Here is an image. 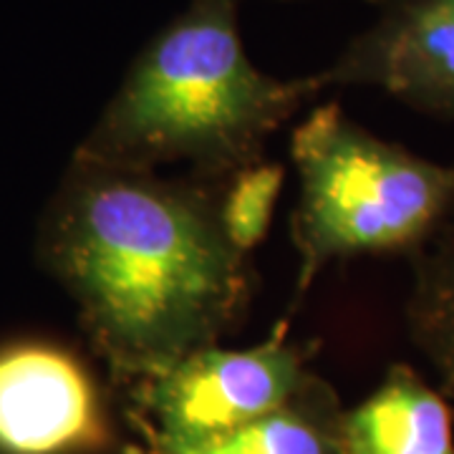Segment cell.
I'll use <instances>...</instances> for the list:
<instances>
[{"instance_id": "cell-1", "label": "cell", "mask_w": 454, "mask_h": 454, "mask_svg": "<svg viewBox=\"0 0 454 454\" xmlns=\"http://www.w3.org/2000/svg\"><path fill=\"white\" fill-rule=\"evenodd\" d=\"M223 184L74 152L41 212L35 262L116 387L134 389L245 324L255 270L227 235Z\"/></svg>"}, {"instance_id": "cell-2", "label": "cell", "mask_w": 454, "mask_h": 454, "mask_svg": "<svg viewBox=\"0 0 454 454\" xmlns=\"http://www.w3.org/2000/svg\"><path fill=\"white\" fill-rule=\"evenodd\" d=\"M324 91L318 74L280 79L253 64L240 0H190L134 56L76 154L225 182Z\"/></svg>"}, {"instance_id": "cell-3", "label": "cell", "mask_w": 454, "mask_h": 454, "mask_svg": "<svg viewBox=\"0 0 454 454\" xmlns=\"http://www.w3.org/2000/svg\"><path fill=\"white\" fill-rule=\"evenodd\" d=\"M291 162L298 177L291 212L298 258L291 310L336 262L414 258L454 200V164L373 134L339 101L316 104L293 127Z\"/></svg>"}, {"instance_id": "cell-4", "label": "cell", "mask_w": 454, "mask_h": 454, "mask_svg": "<svg viewBox=\"0 0 454 454\" xmlns=\"http://www.w3.org/2000/svg\"><path fill=\"white\" fill-rule=\"evenodd\" d=\"M313 348L295 343L278 324L250 348L205 346L172 369L134 387L139 429L149 447H195L260 419L310 381Z\"/></svg>"}, {"instance_id": "cell-5", "label": "cell", "mask_w": 454, "mask_h": 454, "mask_svg": "<svg viewBox=\"0 0 454 454\" xmlns=\"http://www.w3.org/2000/svg\"><path fill=\"white\" fill-rule=\"evenodd\" d=\"M116 419L94 366L64 340L0 343V454H114Z\"/></svg>"}, {"instance_id": "cell-6", "label": "cell", "mask_w": 454, "mask_h": 454, "mask_svg": "<svg viewBox=\"0 0 454 454\" xmlns=\"http://www.w3.org/2000/svg\"><path fill=\"white\" fill-rule=\"evenodd\" d=\"M328 89H376L411 112L454 121V0H389L331 64Z\"/></svg>"}, {"instance_id": "cell-7", "label": "cell", "mask_w": 454, "mask_h": 454, "mask_svg": "<svg viewBox=\"0 0 454 454\" xmlns=\"http://www.w3.org/2000/svg\"><path fill=\"white\" fill-rule=\"evenodd\" d=\"M340 454H454L450 396L409 364H391L379 387L343 411Z\"/></svg>"}, {"instance_id": "cell-8", "label": "cell", "mask_w": 454, "mask_h": 454, "mask_svg": "<svg viewBox=\"0 0 454 454\" xmlns=\"http://www.w3.org/2000/svg\"><path fill=\"white\" fill-rule=\"evenodd\" d=\"M343 406L321 376L276 411L195 447H149L152 454H340Z\"/></svg>"}, {"instance_id": "cell-9", "label": "cell", "mask_w": 454, "mask_h": 454, "mask_svg": "<svg viewBox=\"0 0 454 454\" xmlns=\"http://www.w3.org/2000/svg\"><path fill=\"white\" fill-rule=\"evenodd\" d=\"M402 306L404 333L429 364L437 387L454 399V200L429 243L409 260Z\"/></svg>"}, {"instance_id": "cell-10", "label": "cell", "mask_w": 454, "mask_h": 454, "mask_svg": "<svg viewBox=\"0 0 454 454\" xmlns=\"http://www.w3.org/2000/svg\"><path fill=\"white\" fill-rule=\"evenodd\" d=\"M283 182V164L260 160L223 184V223L230 240L247 255L268 238Z\"/></svg>"}, {"instance_id": "cell-11", "label": "cell", "mask_w": 454, "mask_h": 454, "mask_svg": "<svg viewBox=\"0 0 454 454\" xmlns=\"http://www.w3.org/2000/svg\"><path fill=\"white\" fill-rule=\"evenodd\" d=\"M283 3H291V0H283ZM361 3H366V5H372L373 11H376V8H381V5H387L389 0H361Z\"/></svg>"}, {"instance_id": "cell-12", "label": "cell", "mask_w": 454, "mask_h": 454, "mask_svg": "<svg viewBox=\"0 0 454 454\" xmlns=\"http://www.w3.org/2000/svg\"><path fill=\"white\" fill-rule=\"evenodd\" d=\"M149 454H152V452H149Z\"/></svg>"}]
</instances>
